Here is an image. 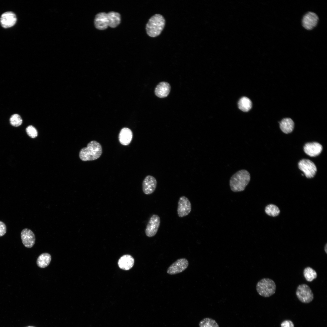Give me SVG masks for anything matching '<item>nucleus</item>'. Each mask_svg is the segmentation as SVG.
Instances as JSON below:
<instances>
[{"mask_svg":"<svg viewBox=\"0 0 327 327\" xmlns=\"http://www.w3.org/2000/svg\"><path fill=\"white\" fill-rule=\"evenodd\" d=\"M134 263V258L130 255H124L121 257L119 260L118 265L121 269L128 270L133 266Z\"/></svg>","mask_w":327,"mask_h":327,"instance_id":"a211bd4d","label":"nucleus"},{"mask_svg":"<svg viewBox=\"0 0 327 327\" xmlns=\"http://www.w3.org/2000/svg\"><path fill=\"white\" fill-rule=\"evenodd\" d=\"M296 295L298 299L304 303H309L314 299V295L311 289L306 284H302L298 286Z\"/></svg>","mask_w":327,"mask_h":327,"instance_id":"423d86ee","label":"nucleus"},{"mask_svg":"<svg viewBox=\"0 0 327 327\" xmlns=\"http://www.w3.org/2000/svg\"><path fill=\"white\" fill-rule=\"evenodd\" d=\"M27 134L32 138H35L38 135V132L36 128L32 125L27 127L26 129Z\"/></svg>","mask_w":327,"mask_h":327,"instance_id":"a878e982","label":"nucleus"},{"mask_svg":"<svg viewBox=\"0 0 327 327\" xmlns=\"http://www.w3.org/2000/svg\"><path fill=\"white\" fill-rule=\"evenodd\" d=\"M191 203L188 199L185 196H182L179 199L177 208V214L180 217L187 216L191 210Z\"/></svg>","mask_w":327,"mask_h":327,"instance_id":"9d476101","label":"nucleus"},{"mask_svg":"<svg viewBox=\"0 0 327 327\" xmlns=\"http://www.w3.org/2000/svg\"><path fill=\"white\" fill-rule=\"evenodd\" d=\"M16 21L17 18L15 13L11 12H8L2 15L0 21L3 27L8 28L14 26Z\"/></svg>","mask_w":327,"mask_h":327,"instance_id":"2eb2a0df","label":"nucleus"},{"mask_svg":"<svg viewBox=\"0 0 327 327\" xmlns=\"http://www.w3.org/2000/svg\"><path fill=\"white\" fill-rule=\"evenodd\" d=\"M120 14L115 12H110L108 13L101 12L97 13L94 19L95 27L100 30H104L108 27L115 28L121 22Z\"/></svg>","mask_w":327,"mask_h":327,"instance_id":"f257e3e1","label":"nucleus"},{"mask_svg":"<svg viewBox=\"0 0 327 327\" xmlns=\"http://www.w3.org/2000/svg\"><path fill=\"white\" fill-rule=\"evenodd\" d=\"M324 251H325V253L327 254V243H326V244H325V246H324Z\"/></svg>","mask_w":327,"mask_h":327,"instance_id":"c85d7f7f","label":"nucleus"},{"mask_svg":"<svg viewBox=\"0 0 327 327\" xmlns=\"http://www.w3.org/2000/svg\"><path fill=\"white\" fill-rule=\"evenodd\" d=\"M133 137V133L129 128L124 127L122 128L119 134V140L121 144L128 145L131 142Z\"/></svg>","mask_w":327,"mask_h":327,"instance_id":"f3484780","label":"nucleus"},{"mask_svg":"<svg viewBox=\"0 0 327 327\" xmlns=\"http://www.w3.org/2000/svg\"><path fill=\"white\" fill-rule=\"evenodd\" d=\"M256 288L257 292L260 296L264 297H268L275 294L276 286L272 279L264 278L257 282Z\"/></svg>","mask_w":327,"mask_h":327,"instance_id":"39448f33","label":"nucleus"},{"mask_svg":"<svg viewBox=\"0 0 327 327\" xmlns=\"http://www.w3.org/2000/svg\"><path fill=\"white\" fill-rule=\"evenodd\" d=\"M188 265V261L186 259H178L168 267L167 272L170 275H175L180 273L185 270Z\"/></svg>","mask_w":327,"mask_h":327,"instance_id":"9b49d317","label":"nucleus"},{"mask_svg":"<svg viewBox=\"0 0 327 327\" xmlns=\"http://www.w3.org/2000/svg\"><path fill=\"white\" fill-rule=\"evenodd\" d=\"M165 21L163 16L156 14L152 16L146 24V30L147 35L152 37L159 35L163 31Z\"/></svg>","mask_w":327,"mask_h":327,"instance_id":"20e7f679","label":"nucleus"},{"mask_svg":"<svg viewBox=\"0 0 327 327\" xmlns=\"http://www.w3.org/2000/svg\"><path fill=\"white\" fill-rule=\"evenodd\" d=\"M21 237L23 245L28 248H31L34 245L35 237L33 232L31 230L25 228L22 230Z\"/></svg>","mask_w":327,"mask_h":327,"instance_id":"f8f14e48","label":"nucleus"},{"mask_svg":"<svg viewBox=\"0 0 327 327\" xmlns=\"http://www.w3.org/2000/svg\"><path fill=\"white\" fill-rule=\"evenodd\" d=\"M11 124L14 127H18L21 125L22 123V120L21 116L18 114H14L11 116L10 119Z\"/></svg>","mask_w":327,"mask_h":327,"instance_id":"393cba45","label":"nucleus"},{"mask_svg":"<svg viewBox=\"0 0 327 327\" xmlns=\"http://www.w3.org/2000/svg\"><path fill=\"white\" fill-rule=\"evenodd\" d=\"M281 327H295L293 322L290 320H285L281 324Z\"/></svg>","mask_w":327,"mask_h":327,"instance_id":"cd10ccee","label":"nucleus"},{"mask_svg":"<svg viewBox=\"0 0 327 327\" xmlns=\"http://www.w3.org/2000/svg\"><path fill=\"white\" fill-rule=\"evenodd\" d=\"M238 105L239 108L241 111L247 112L251 109L252 103L249 98L246 97H243L239 101Z\"/></svg>","mask_w":327,"mask_h":327,"instance_id":"412c9836","label":"nucleus"},{"mask_svg":"<svg viewBox=\"0 0 327 327\" xmlns=\"http://www.w3.org/2000/svg\"><path fill=\"white\" fill-rule=\"evenodd\" d=\"M51 260V256L48 253H45L40 255L38 257L36 263L40 268H45L48 266Z\"/></svg>","mask_w":327,"mask_h":327,"instance_id":"aec40b11","label":"nucleus"},{"mask_svg":"<svg viewBox=\"0 0 327 327\" xmlns=\"http://www.w3.org/2000/svg\"><path fill=\"white\" fill-rule=\"evenodd\" d=\"M102 153L101 144L95 140L89 143L86 147L82 148L79 154L80 159L83 161H91L98 158Z\"/></svg>","mask_w":327,"mask_h":327,"instance_id":"7ed1b4c3","label":"nucleus"},{"mask_svg":"<svg viewBox=\"0 0 327 327\" xmlns=\"http://www.w3.org/2000/svg\"><path fill=\"white\" fill-rule=\"evenodd\" d=\"M160 223V217L154 214L151 217L147 225L145 230L146 235L149 237L154 236L157 233Z\"/></svg>","mask_w":327,"mask_h":327,"instance_id":"6e6552de","label":"nucleus"},{"mask_svg":"<svg viewBox=\"0 0 327 327\" xmlns=\"http://www.w3.org/2000/svg\"><path fill=\"white\" fill-rule=\"evenodd\" d=\"M35 327L32 326H28V327Z\"/></svg>","mask_w":327,"mask_h":327,"instance_id":"c756f323","label":"nucleus"},{"mask_svg":"<svg viewBox=\"0 0 327 327\" xmlns=\"http://www.w3.org/2000/svg\"><path fill=\"white\" fill-rule=\"evenodd\" d=\"M7 227L5 224L0 221V237L3 236L6 233Z\"/></svg>","mask_w":327,"mask_h":327,"instance_id":"bb28decb","label":"nucleus"},{"mask_svg":"<svg viewBox=\"0 0 327 327\" xmlns=\"http://www.w3.org/2000/svg\"><path fill=\"white\" fill-rule=\"evenodd\" d=\"M199 325V327H219L214 319L209 318L203 319L200 321Z\"/></svg>","mask_w":327,"mask_h":327,"instance_id":"5701e85b","label":"nucleus"},{"mask_svg":"<svg viewBox=\"0 0 327 327\" xmlns=\"http://www.w3.org/2000/svg\"><path fill=\"white\" fill-rule=\"evenodd\" d=\"M303 276L307 281L311 282L317 276L316 271L310 267L305 268L303 271Z\"/></svg>","mask_w":327,"mask_h":327,"instance_id":"4be33fe9","label":"nucleus"},{"mask_svg":"<svg viewBox=\"0 0 327 327\" xmlns=\"http://www.w3.org/2000/svg\"><path fill=\"white\" fill-rule=\"evenodd\" d=\"M250 179V173L245 170H239L233 175L230 181L231 190L234 192L244 190Z\"/></svg>","mask_w":327,"mask_h":327,"instance_id":"f03ea898","label":"nucleus"},{"mask_svg":"<svg viewBox=\"0 0 327 327\" xmlns=\"http://www.w3.org/2000/svg\"><path fill=\"white\" fill-rule=\"evenodd\" d=\"M299 169L304 173L308 178L313 177L317 171L316 167L314 163L309 160L303 159L298 163Z\"/></svg>","mask_w":327,"mask_h":327,"instance_id":"0eeeda50","label":"nucleus"},{"mask_svg":"<svg viewBox=\"0 0 327 327\" xmlns=\"http://www.w3.org/2000/svg\"><path fill=\"white\" fill-rule=\"evenodd\" d=\"M170 90V86L167 82H162L156 86L155 93L156 95L160 98H164L169 94Z\"/></svg>","mask_w":327,"mask_h":327,"instance_id":"dca6fc26","label":"nucleus"},{"mask_svg":"<svg viewBox=\"0 0 327 327\" xmlns=\"http://www.w3.org/2000/svg\"><path fill=\"white\" fill-rule=\"evenodd\" d=\"M319 18L315 12H309L303 17L302 23L303 27L308 30H310L316 27L318 23Z\"/></svg>","mask_w":327,"mask_h":327,"instance_id":"1a4fd4ad","label":"nucleus"},{"mask_svg":"<svg viewBox=\"0 0 327 327\" xmlns=\"http://www.w3.org/2000/svg\"><path fill=\"white\" fill-rule=\"evenodd\" d=\"M157 182L156 178L153 176H147L142 182V190L144 193L146 195L152 193L155 190Z\"/></svg>","mask_w":327,"mask_h":327,"instance_id":"ddd939ff","label":"nucleus"},{"mask_svg":"<svg viewBox=\"0 0 327 327\" xmlns=\"http://www.w3.org/2000/svg\"><path fill=\"white\" fill-rule=\"evenodd\" d=\"M279 123L281 130L284 133H290L293 131L294 127V123L290 118H284Z\"/></svg>","mask_w":327,"mask_h":327,"instance_id":"6ab92c4d","label":"nucleus"},{"mask_svg":"<svg viewBox=\"0 0 327 327\" xmlns=\"http://www.w3.org/2000/svg\"><path fill=\"white\" fill-rule=\"evenodd\" d=\"M303 149L304 152L308 155L311 157H315L321 153L322 150V147L320 144L317 142H309L305 145Z\"/></svg>","mask_w":327,"mask_h":327,"instance_id":"4468645a","label":"nucleus"},{"mask_svg":"<svg viewBox=\"0 0 327 327\" xmlns=\"http://www.w3.org/2000/svg\"><path fill=\"white\" fill-rule=\"evenodd\" d=\"M265 212L269 216H276L279 214L280 211L277 206L274 204H270L266 207Z\"/></svg>","mask_w":327,"mask_h":327,"instance_id":"b1692460","label":"nucleus"}]
</instances>
